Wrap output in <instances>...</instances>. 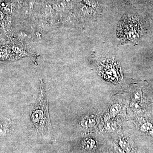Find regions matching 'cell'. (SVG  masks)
<instances>
[{"mask_svg":"<svg viewBox=\"0 0 153 153\" xmlns=\"http://www.w3.org/2000/svg\"><path fill=\"white\" fill-rule=\"evenodd\" d=\"M31 119L38 132L43 135H48L52 133L48 101L44 89H41L39 103L33 111Z\"/></svg>","mask_w":153,"mask_h":153,"instance_id":"6da1fadb","label":"cell"},{"mask_svg":"<svg viewBox=\"0 0 153 153\" xmlns=\"http://www.w3.org/2000/svg\"><path fill=\"white\" fill-rule=\"evenodd\" d=\"M118 144L121 148L127 153H131V148L128 140L125 137H122L119 140Z\"/></svg>","mask_w":153,"mask_h":153,"instance_id":"7a4b0ae2","label":"cell"},{"mask_svg":"<svg viewBox=\"0 0 153 153\" xmlns=\"http://www.w3.org/2000/svg\"><path fill=\"white\" fill-rule=\"evenodd\" d=\"M95 120L91 118H86L82 120L81 122V125L85 127H91L95 125Z\"/></svg>","mask_w":153,"mask_h":153,"instance_id":"3957f363","label":"cell"},{"mask_svg":"<svg viewBox=\"0 0 153 153\" xmlns=\"http://www.w3.org/2000/svg\"><path fill=\"white\" fill-rule=\"evenodd\" d=\"M140 129L143 132L151 133L153 132V126L150 123H146L141 126Z\"/></svg>","mask_w":153,"mask_h":153,"instance_id":"277c9868","label":"cell"},{"mask_svg":"<svg viewBox=\"0 0 153 153\" xmlns=\"http://www.w3.org/2000/svg\"><path fill=\"white\" fill-rule=\"evenodd\" d=\"M121 109V107L120 105L116 103L111 106L110 109V112L111 114H116L120 111Z\"/></svg>","mask_w":153,"mask_h":153,"instance_id":"5b68a950","label":"cell"},{"mask_svg":"<svg viewBox=\"0 0 153 153\" xmlns=\"http://www.w3.org/2000/svg\"><path fill=\"white\" fill-rule=\"evenodd\" d=\"M142 93L140 90L136 91L132 95V99L134 101H139L141 99Z\"/></svg>","mask_w":153,"mask_h":153,"instance_id":"8992f818","label":"cell"},{"mask_svg":"<svg viewBox=\"0 0 153 153\" xmlns=\"http://www.w3.org/2000/svg\"><path fill=\"white\" fill-rule=\"evenodd\" d=\"M85 146L86 149H91L94 146L95 141L92 139L88 140L85 142Z\"/></svg>","mask_w":153,"mask_h":153,"instance_id":"52a82bcc","label":"cell"},{"mask_svg":"<svg viewBox=\"0 0 153 153\" xmlns=\"http://www.w3.org/2000/svg\"><path fill=\"white\" fill-rule=\"evenodd\" d=\"M7 126L5 124L1 123H0V135L5 134L7 133Z\"/></svg>","mask_w":153,"mask_h":153,"instance_id":"ba28073f","label":"cell"},{"mask_svg":"<svg viewBox=\"0 0 153 153\" xmlns=\"http://www.w3.org/2000/svg\"><path fill=\"white\" fill-rule=\"evenodd\" d=\"M7 55V50H4L0 52V59L5 58Z\"/></svg>","mask_w":153,"mask_h":153,"instance_id":"9c48e42d","label":"cell"},{"mask_svg":"<svg viewBox=\"0 0 153 153\" xmlns=\"http://www.w3.org/2000/svg\"><path fill=\"white\" fill-rule=\"evenodd\" d=\"M13 51L15 52H16V53H17V52H18L19 51V48L18 47H13Z\"/></svg>","mask_w":153,"mask_h":153,"instance_id":"30bf717a","label":"cell"},{"mask_svg":"<svg viewBox=\"0 0 153 153\" xmlns=\"http://www.w3.org/2000/svg\"><path fill=\"white\" fill-rule=\"evenodd\" d=\"M4 17V15L1 12H0V20L3 19Z\"/></svg>","mask_w":153,"mask_h":153,"instance_id":"8fae6325","label":"cell"}]
</instances>
